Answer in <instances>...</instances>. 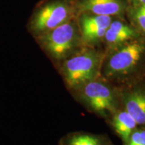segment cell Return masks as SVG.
<instances>
[{"label": "cell", "mask_w": 145, "mask_h": 145, "mask_svg": "<svg viewBox=\"0 0 145 145\" xmlns=\"http://www.w3.org/2000/svg\"><path fill=\"white\" fill-rule=\"evenodd\" d=\"M77 14L75 1L43 0L34 8L27 28L36 38L73 19Z\"/></svg>", "instance_id": "1"}, {"label": "cell", "mask_w": 145, "mask_h": 145, "mask_svg": "<svg viewBox=\"0 0 145 145\" xmlns=\"http://www.w3.org/2000/svg\"><path fill=\"white\" fill-rule=\"evenodd\" d=\"M39 44L55 61L66 59L75 51L81 40L78 23L74 19L36 37Z\"/></svg>", "instance_id": "2"}, {"label": "cell", "mask_w": 145, "mask_h": 145, "mask_svg": "<svg viewBox=\"0 0 145 145\" xmlns=\"http://www.w3.org/2000/svg\"><path fill=\"white\" fill-rule=\"evenodd\" d=\"M101 54L86 48L67 58L63 65V73L70 87H78L93 81L101 62Z\"/></svg>", "instance_id": "3"}, {"label": "cell", "mask_w": 145, "mask_h": 145, "mask_svg": "<svg viewBox=\"0 0 145 145\" xmlns=\"http://www.w3.org/2000/svg\"><path fill=\"white\" fill-rule=\"evenodd\" d=\"M105 65V74L108 77L126 75L137 66L144 47L136 41H128L114 48Z\"/></svg>", "instance_id": "4"}, {"label": "cell", "mask_w": 145, "mask_h": 145, "mask_svg": "<svg viewBox=\"0 0 145 145\" xmlns=\"http://www.w3.org/2000/svg\"><path fill=\"white\" fill-rule=\"evenodd\" d=\"M83 98L92 110L105 114L113 111L115 98L111 89L99 81H91L83 85Z\"/></svg>", "instance_id": "5"}, {"label": "cell", "mask_w": 145, "mask_h": 145, "mask_svg": "<svg viewBox=\"0 0 145 145\" xmlns=\"http://www.w3.org/2000/svg\"><path fill=\"white\" fill-rule=\"evenodd\" d=\"M112 21L111 16L90 13L79 14L77 23L81 40L89 44H96L103 40Z\"/></svg>", "instance_id": "6"}, {"label": "cell", "mask_w": 145, "mask_h": 145, "mask_svg": "<svg viewBox=\"0 0 145 145\" xmlns=\"http://www.w3.org/2000/svg\"><path fill=\"white\" fill-rule=\"evenodd\" d=\"M77 14L122 17L128 8V0H77L75 1Z\"/></svg>", "instance_id": "7"}, {"label": "cell", "mask_w": 145, "mask_h": 145, "mask_svg": "<svg viewBox=\"0 0 145 145\" xmlns=\"http://www.w3.org/2000/svg\"><path fill=\"white\" fill-rule=\"evenodd\" d=\"M137 35L135 29L124 22L112 20L107 29L104 40L110 46L116 48L135 39Z\"/></svg>", "instance_id": "8"}, {"label": "cell", "mask_w": 145, "mask_h": 145, "mask_svg": "<svg viewBox=\"0 0 145 145\" xmlns=\"http://www.w3.org/2000/svg\"><path fill=\"white\" fill-rule=\"evenodd\" d=\"M125 110L128 112L137 124H145V92L132 90L126 92L123 97Z\"/></svg>", "instance_id": "9"}, {"label": "cell", "mask_w": 145, "mask_h": 145, "mask_svg": "<svg viewBox=\"0 0 145 145\" xmlns=\"http://www.w3.org/2000/svg\"><path fill=\"white\" fill-rule=\"evenodd\" d=\"M113 125L114 130L121 138L125 145L132 132L136 130L138 124L134 118L128 112L124 110L118 112L114 116Z\"/></svg>", "instance_id": "10"}, {"label": "cell", "mask_w": 145, "mask_h": 145, "mask_svg": "<svg viewBox=\"0 0 145 145\" xmlns=\"http://www.w3.org/2000/svg\"><path fill=\"white\" fill-rule=\"evenodd\" d=\"M60 145H105L103 140L89 134H75L63 138Z\"/></svg>", "instance_id": "11"}, {"label": "cell", "mask_w": 145, "mask_h": 145, "mask_svg": "<svg viewBox=\"0 0 145 145\" xmlns=\"http://www.w3.org/2000/svg\"><path fill=\"white\" fill-rule=\"evenodd\" d=\"M126 12L133 26L145 33V5H130Z\"/></svg>", "instance_id": "12"}, {"label": "cell", "mask_w": 145, "mask_h": 145, "mask_svg": "<svg viewBox=\"0 0 145 145\" xmlns=\"http://www.w3.org/2000/svg\"><path fill=\"white\" fill-rule=\"evenodd\" d=\"M125 145H145V130H135Z\"/></svg>", "instance_id": "13"}, {"label": "cell", "mask_w": 145, "mask_h": 145, "mask_svg": "<svg viewBox=\"0 0 145 145\" xmlns=\"http://www.w3.org/2000/svg\"><path fill=\"white\" fill-rule=\"evenodd\" d=\"M130 5H145V0H128Z\"/></svg>", "instance_id": "14"}]
</instances>
